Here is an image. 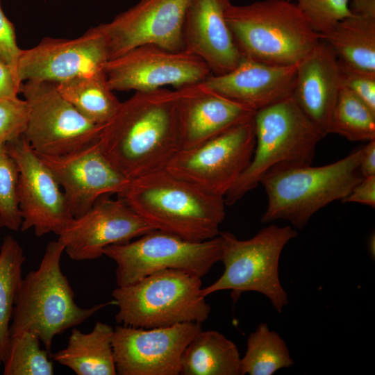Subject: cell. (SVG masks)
Instances as JSON below:
<instances>
[{"instance_id": "cell-17", "label": "cell", "mask_w": 375, "mask_h": 375, "mask_svg": "<svg viewBox=\"0 0 375 375\" xmlns=\"http://www.w3.org/2000/svg\"><path fill=\"white\" fill-rule=\"evenodd\" d=\"M154 230L119 197L99 198L85 213L70 222L58 239L74 260H91L106 247L124 244Z\"/></svg>"}, {"instance_id": "cell-27", "label": "cell", "mask_w": 375, "mask_h": 375, "mask_svg": "<svg viewBox=\"0 0 375 375\" xmlns=\"http://www.w3.org/2000/svg\"><path fill=\"white\" fill-rule=\"evenodd\" d=\"M25 260L26 256L19 243L10 235L5 236L0 247V361L2 363L9 348L10 322Z\"/></svg>"}, {"instance_id": "cell-30", "label": "cell", "mask_w": 375, "mask_h": 375, "mask_svg": "<svg viewBox=\"0 0 375 375\" xmlns=\"http://www.w3.org/2000/svg\"><path fill=\"white\" fill-rule=\"evenodd\" d=\"M39 336L24 331L10 336L3 364L4 375H52L53 362L47 351L40 348Z\"/></svg>"}, {"instance_id": "cell-7", "label": "cell", "mask_w": 375, "mask_h": 375, "mask_svg": "<svg viewBox=\"0 0 375 375\" xmlns=\"http://www.w3.org/2000/svg\"><path fill=\"white\" fill-rule=\"evenodd\" d=\"M201 278L187 271L167 269L112 292L117 323L153 328L180 323H202L210 306L201 292Z\"/></svg>"}, {"instance_id": "cell-11", "label": "cell", "mask_w": 375, "mask_h": 375, "mask_svg": "<svg viewBox=\"0 0 375 375\" xmlns=\"http://www.w3.org/2000/svg\"><path fill=\"white\" fill-rule=\"evenodd\" d=\"M20 92L28 106L23 135L37 153L64 155L99 140L104 125L81 115L60 94L55 83L25 81Z\"/></svg>"}, {"instance_id": "cell-1", "label": "cell", "mask_w": 375, "mask_h": 375, "mask_svg": "<svg viewBox=\"0 0 375 375\" xmlns=\"http://www.w3.org/2000/svg\"><path fill=\"white\" fill-rule=\"evenodd\" d=\"M179 96L165 88L135 92L104 125L101 149L128 178L166 169L181 149Z\"/></svg>"}, {"instance_id": "cell-38", "label": "cell", "mask_w": 375, "mask_h": 375, "mask_svg": "<svg viewBox=\"0 0 375 375\" xmlns=\"http://www.w3.org/2000/svg\"><path fill=\"white\" fill-rule=\"evenodd\" d=\"M359 168L363 178L375 176V139L362 148Z\"/></svg>"}, {"instance_id": "cell-24", "label": "cell", "mask_w": 375, "mask_h": 375, "mask_svg": "<svg viewBox=\"0 0 375 375\" xmlns=\"http://www.w3.org/2000/svg\"><path fill=\"white\" fill-rule=\"evenodd\" d=\"M235 344L216 331L201 330L182 355L181 375H240Z\"/></svg>"}, {"instance_id": "cell-23", "label": "cell", "mask_w": 375, "mask_h": 375, "mask_svg": "<svg viewBox=\"0 0 375 375\" xmlns=\"http://www.w3.org/2000/svg\"><path fill=\"white\" fill-rule=\"evenodd\" d=\"M113 331L114 328L99 321L88 333L73 328L67 347L51 357L77 375H116Z\"/></svg>"}, {"instance_id": "cell-2", "label": "cell", "mask_w": 375, "mask_h": 375, "mask_svg": "<svg viewBox=\"0 0 375 375\" xmlns=\"http://www.w3.org/2000/svg\"><path fill=\"white\" fill-rule=\"evenodd\" d=\"M119 197L153 229L201 242L219 235L224 197L211 194L166 169L132 179Z\"/></svg>"}, {"instance_id": "cell-28", "label": "cell", "mask_w": 375, "mask_h": 375, "mask_svg": "<svg viewBox=\"0 0 375 375\" xmlns=\"http://www.w3.org/2000/svg\"><path fill=\"white\" fill-rule=\"evenodd\" d=\"M294 364L284 340L267 323H260L247 338L240 360V375H272Z\"/></svg>"}, {"instance_id": "cell-25", "label": "cell", "mask_w": 375, "mask_h": 375, "mask_svg": "<svg viewBox=\"0 0 375 375\" xmlns=\"http://www.w3.org/2000/svg\"><path fill=\"white\" fill-rule=\"evenodd\" d=\"M321 38L338 60L375 72V15L351 13Z\"/></svg>"}, {"instance_id": "cell-10", "label": "cell", "mask_w": 375, "mask_h": 375, "mask_svg": "<svg viewBox=\"0 0 375 375\" xmlns=\"http://www.w3.org/2000/svg\"><path fill=\"white\" fill-rule=\"evenodd\" d=\"M253 116L194 147L181 149L166 169L224 197L252 158L256 144Z\"/></svg>"}, {"instance_id": "cell-15", "label": "cell", "mask_w": 375, "mask_h": 375, "mask_svg": "<svg viewBox=\"0 0 375 375\" xmlns=\"http://www.w3.org/2000/svg\"><path fill=\"white\" fill-rule=\"evenodd\" d=\"M110 59L108 40L99 24L74 39L47 37L36 46L22 49L17 74L22 83L58 84L103 69Z\"/></svg>"}, {"instance_id": "cell-5", "label": "cell", "mask_w": 375, "mask_h": 375, "mask_svg": "<svg viewBox=\"0 0 375 375\" xmlns=\"http://www.w3.org/2000/svg\"><path fill=\"white\" fill-rule=\"evenodd\" d=\"M256 144L251 162L224 196L232 206L256 188L267 174L311 165L316 147L324 138L292 96L262 108L253 116Z\"/></svg>"}, {"instance_id": "cell-37", "label": "cell", "mask_w": 375, "mask_h": 375, "mask_svg": "<svg viewBox=\"0 0 375 375\" xmlns=\"http://www.w3.org/2000/svg\"><path fill=\"white\" fill-rule=\"evenodd\" d=\"M22 83L11 68L0 60V98L17 97Z\"/></svg>"}, {"instance_id": "cell-35", "label": "cell", "mask_w": 375, "mask_h": 375, "mask_svg": "<svg viewBox=\"0 0 375 375\" xmlns=\"http://www.w3.org/2000/svg\"><path fill=\"white\" fill-rule=\"evenodd\" d=\"M21 50L17 44L14 25L5 15L0 0V60L11 68L18 79L17 63Z\"/></svg>"}, {"instance_id": "cell-14", "label": "cell", "mask_w": 375, "mask_h": 375, "mask_svg": "<svg viewBox=\"0 0 375 375\" xmlns=\"http://www.w3.org/2000/svg\"><path fill=\"white\" fill-rule=\"evenodd\" d=\"M201 324L185 322L153 328L117 326L112 338L119 375H178L182 355Z\"/></svg>"}, {"instance_id": "cell-4", "label": "cell", "mask_w": 375, "mask_h": 375, "mask_svg": "<svg viewBox=\"0 0 375 375\" xmlns=\"http://www.w3.org/2000/svg\"><path fill=\"white\" fill-rule=\"evenodd\" d=\"M225 17L242 56L267 64L298 63L321 40L294 3L288 0L231 3Z\"/></svg>"}, {"instance_id": "cell-9", "label": "cell", "mask_w": 375, "mask_h": 375, "mask_svg": "<svg viewBox=\"0 0 375 375\" xmlns=\"http://www.w3.org/2000/svg\"><path fill=\"white\" fill-rule=\"evenodd\" d=\"M222 251L219 235L194 242L152 230L133 242L108 246L103 255L117 264V287H125L167 269L187 271L201 278L221 260Z\"/></svg>"}, {"instance_id": "cell-6", "label": "cell", "mask_w": 375, "mask_h": 375, "mask_svg": "<svg viewBox=\"0 0 375 375\" xmlns=\"http://www.w3.org/2000/svg\"><path fill=\"white\" fill-rule=\"evenodd\" d=\"M361 153L362 148L328 165L294 167L265 176L260 181L267 196L262 223L283 219L303 228L315 212L342 201L362 180Z\"/></svg>"}, {"instance_id": "cell-36", "label": "cell", "mask_w": 375, "mask_h": 375, "mask_svg": "<svg viewBox=\"0 0 375 375\" xmlns=\"http://www.w3.org/2000/svg\"><path fill=\"white\" fill-rule=\"evenodd\" d=\"M342 202L359 203L374 208L375 176L363 178Z\"/></svg>"}, {"instance_id": "cell-19", "label": "cell", "mask_w": 375, "mask_h": 375, "mask_svg": "<svg viewBox=\"0 0 375 375\" xmlns=\"http://www.w3.org/2000/svg\"><path fill=\"white\" fill-rule=\"evenodd\" d=\"M233 0H192L183 27V50L201 58L213 75L233 69L242 56L225 17Z\"/></svg>"}, {"instance_id": "cell-26", "label": "cell", "mask_w": 375, "mask_h": 375, "mask_svg": "<svg viewBox=\"0 0 375 375\" xmlns=\"http://www.w3.org/2000/svg\"><path fill=\"white\" fill-rule=\"evenodd\" d=\"M60 94L91 122L105 125L121 103L107 81L103 69L56 84Z\"/></svg>"}, {"instance_id": "cell-13", "label": "cell", "mask_w": 375, "mask_h": 375, "mask_svg": "<svg viewBox=\"0 0 375 375\" xmlns=\"http://www.w3.org/2000/svg\"><path fill=\"white\" fill-rule=\"evenodd\" d=\"M6 148L19 169L20 231L33 228L37 236L60 235L74 217L54 174L24 135L7 143Z\"/></svg>"}, {"instance_id": "cell-34", "label": "cell", "mask_w": 375, "mask_h": 375, "mask_svg": "<svg viewBox=\"0 0 375 375\" xmlns=\"http://www.w3.org/2000/svg\"><path fill=\"white\" fill-rule=\"evenodd\" d=\"M340 84L375 111V72L359 69L338 60Z\"/></svg>"}, {"instance_id": "cell-40", "label": "cell", "mask_w": 375, "mask_h": 375, "mask_svg": "<svg viewBox=\"0 0 375 375\" xmlns=\"http://www.w3.org/2000/svg\"><path fill=\"white\" fill-rule=\"evenodd\" d=\"M1 363H2V362L0 361V365H1Z\"/></svg>"}, {"instance_id": "cell-31", "label": "cell", "mask_w": 375, "mask_h": 375, "mask_svg": "<svg viewBox=\"0 0 375 375\" xmlns=\"http://www.w3.org/2000/svg\"><path fill=\"white\" fill-rule=\"evenodd\" d=\"M19 169L6 144L0 147V227L18 231L22 217L18 199Z\"/></svg>"}, {"instance_id": "cell-16", "label": "cell", "mask_w": 375, "mask_h": 375, "mask_svg": "<svg viewBox=\"0 0 375 375\" xmlns=\"http://www.w3.org/2000/svg\"><path fill=\"white\" fill-rule=\"evenodd\" d=\"M192 0H140L101 24L109 44L110 59L143 44L183 50V27Z\"/></svg>"}, {"instance_id": "cell-20", "label": "cell", "mask_w": 375, "mask_h": 375, "mask_svg": "<svg viewBox=\"0 0 375 375\" xmlns=\"http://www.w3.org/2000/svg\"><path fill=\"white\" fill-rule=\"evenodd\" d=\"M297 65H274L242 57L233 69L210 74L203 83L256 112L292 94Z\"/></svg>"}, {"instance_id": "cell-8", "label": "cell", "mask_w": 375, "mask_h": 375, "mask_svg": "<svg viewBox=\"0 0 375 375\" xmlns=\"http://www.w3.org/2000/svg\"><path fill=\"white\" fill-rule=\"evenodd\" d=\"M219 235L224 271L215 282L201 288V294L206 297L217 291L231 290L235 302L243 292H257L267 297L281 313L289 299L280 281L279 260L285 246L297 232L290 226L271 224L247 240H239L227 231Z\"/></svg>"}, {"instance_id": "cell-18", "label": "cell", "mask_w": 375, "mask_h": 375, "mask_svg": "<svg viewBox=\"0 0 375 375\" xmlns=\"http://www.w3.org/2000/svg\"><path fill=\"white\" fill-rule=\"evenodd\" d=\"M37 154L62 188L74 218L85 213L103 196H120L131 181L106 158L98 140L64 155Z\"/></svg>"}, {"instance_id": "cell-22", "label": "cell", "mask_w": 375, "mask_h": 375, "mask_svg": "<svg viewBox=\"0 0 375 375\" xmlns=\"http://www.w3.org/2000/svg\"><path fill=\"white\" fill-rule=\"evenodd\" d=\"M177 89L181 149L194 147L255 113L203 82Z\"/></svg>"}, {"instance_id": "cell-39", "label": "cell", "mask_w": 375, "mask_h": 375, "mask_svg": "<svg viewBox=\"0 0 375 375\" xmlns=\"http://www.w3.org/2000/svg\"><path fill=\"white\" fill-rule=\"evenodd\" d=\"M351 13L375 15V0H349Z\"/></svg>"}, {"instance_id": "cell-33", "label": "cell", "mask_w": 375, "mask_h": 375, "mask_svg": "<svg viewBox=\"0 0 375 375\" xmlns=\"http://www.w3.org/2000/svg\"><path fill=\"white\" fill-rule=\"evenodd\" d=\"M28 118V106L18 97L0 98V147L24 135Z\"/></svg>"}, {"instance_id": "cell-21", "label": "cell", "mask_w": 375, "mask_h": 375, "mask_svg": "<svg viewBox=\"0 0 375 375\" xmlns=\"http://www.w3.org/2000/svg\"><path fill=\"white\" fill-rule=\"evenodd\" d=\"M340 88L337 57L321 38L317 45L298 62L291 96L324 137L328 134Z\"/></svg>"}, {"instance_id": "cell-3", "label": "cell", "mask_w": 375, "mask_h": 375, "mask_svg": "<svg viewBox=\"0 0 375 375\" xmlns=\"http://www.w3.org/2000/svg\"><path fill=\"white\" fill-rule=\"evenodd\" d=\"M65 246L59 240L47 245L38 268L20 282L10 326V336L28 331L36 333L49 353L56 335L84 322L115 300L83 308L60 268Z\"/></svg>"}, {"instance_id": "cell-12", "label": "cell", "mask_w": 375, "mask_h": 375, "mask_svg": "<svg viewBox=\"0 0 375 375\" xmlns=\"http://www.w3.org/2000/svg\"><path fill=\"white\" fill-rule=\"evenodd\" d=\"M103 71L115 91L148 92L165 86L175 89L203 82L211 74L207 65L185 51L143 44L110 59Z\"/></svg>"}, {"instance_id": "cell-32", "label": "cell", "mask_w": 375, "mask_h": 375, "mask_svg": "<svg viewBox=\"0 0 375 375\" xmlns=\"http://www.w3.org/2000/svg\"><path fill=\"white\" fill-rule=\"evenodd\" d=\"M294 1L311 28L320 37L329 32L339 21L351 15L349 0Z\"/></svg>"}, {"instance_id": "cell-29", "label": "cell", "mask_w": 375, "mask_h": 375, "mask_svg": "<svg viewBox=\"0 0 375 375\" xmlns=\"http://www.w3.org/2000/svg\"><path fill=\"white\" fill-rule=\"evenodd\" d=\"M334 133L351 141L375 139V111L347 88H340L329 124Z\"/></svg>"}]
</instances>
